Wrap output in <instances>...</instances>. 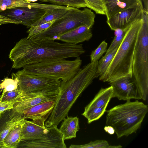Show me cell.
Instances as JSON below:
<instances>
[{"label": "cell", "instance_id": "cell-1", "mask_svg": "<svg viewBox=\"0 0 148 148\" xmlns=\"http://www.w3.org/2000/svg\"><path fill=\"white\" fill-rule=\"evenodd\" d=\"M82 44L61 43L52 40H35L23 38L11 50L9 58L13 62L12 68L47 61L77 57L84 53Z\"/></svg>", "mask_w": 148, "mask_h": 148}, {"label": "cell", "instance_id": "cell-2", "mask_svg": "<svg viewBox=\"0 0 148 148\" xmlns=\"http://www.w3.org/2000/svg\"><path fill=\"white\" fill-rule=\"evenodd\" d=\"M97 60L91 62L69 80L62 81L60 90L55 100L52 111L45 123L46 127L57 126L68 116L72 106L83 91L99 76L98 72Z\"/></svg>", "mask_w": 148, "mask_h": 148}, {"label": "cell", "instance_id": "cell-3", "mask_svg": "<svg viewBox=\"0 0 148 148\" xmlns=\"http://www.w3.org/2000/svg\"><path fill=\"white\" fill-rule=\"evenodd\" d=\"M143 22L141 16L132 24L107 69L99 76L100 80L109 82L123 77L132 78L134 53Z\"/></svg>", "mask_w": 148, "mask_h": 148}, {"label": "cell", "instance_id": "cell-4", "mask_svg": "<svg viewBox=\"0 0 148 148\" xmlns=\"http://www.w3.org/2000/svg\"><path fill=\"white\" fill-rule=\"evenodd\" d=\"M106 111V124L113 127L119 138L136 133L140 128L148 107L137 100H129Z\"/></svg>", "mask_w": 148, "mask_h": 148}, {"label": "cell", "instance_id": "cell-5", "mask_svg": "<svg viewBox=\"0 0 148 148\" xmlns=\"http://www.w3.org/2000/svg\"><path fill=\"white\" fill-rule=\"evenodd\" d=\"M143 22L139 31L134 53L132 78L144 101L148 95V11L143 10Z\"/></svg>", "mask_w": 148, "mask_h": 148}, {"label": "cell", "instance_id": "cell-6", "mask_svg": "<svg viewBox=\"0 0 148 148\" xmlns=\"http://www.w3.org/2000/svg\"><path fill=\"white\" fill-rule=\"evenodd\" d=\"M95 17V14L90 9L85 8L80 10L72 7L63 17L55 20L49 28L28 38L55 40L59 35L81 25H86L91 28Z\"/></svg>", "mask_w": 148, "mask_h": 148}, {"label": "cell", "instance_id": "cell-7", "mask_svg": "<svg viewBox=\"0 0 148 148\" xmlns=\"http://www.w3.org/2000/svg\"><path fill=\"white\" fill-rule=\"evenodd\" d=\"M65 59L30 64L24 67L23 69L31 74L51 77L65 82L78 72L82 62L79 56L72 60Z\"/></svg>", "mask_w": 148, "mask_h": 148}, {"label": "cell", "instance_id": "cell-8", "mask_svg": "<svg viewBox=\"0 0 148 148\" xmlns=\"http://www.w3.org/2000/svg\"><path fill=\"white\" fill-rule=\"evenodd\" d=\"M15 74L18 81V89L24 94L34 92L60 84V79L31 74L23 69L18 71Z\"/></svg>", "mask_w": 148, "mask_h": 148}, {"label": "cell", "instance_id": "cell-9", "mask_svg": "<svg viewBox=\"0 0 148 148\" xmlns=\"http://www.w3.org/2000/svg\"><path fill=\"white\" fill-rule=\"evenodd\" d=\"M20 148H66L63 136L57 127L53 125L49 127L48 131L40 137L20 141Z\"/></svg>", "mask_w": 148, "mask_h": 148}, {"label": "cell", "instance_id": "cell-10", "mask_svg": "<svg viewBox=\"0 0 148 148\" xmlns=\"http://www.w3.org/2000/svg\"><path fill=\"white\" fill-rule=\"evenodd\" d=\"M60 86H54L32 93L24 94L21 100L14 104L13 108L22 113L23 111L37 104L55 100L59 93Z\"/></svg>", "mask_w": 148, "mask_h": 148}, {"label": "cell", "instance_id": "cell-11", "mask_svg": "<svg viewBox=\"0 0 148 148\" xmlns=\"http://www.w3.org/2000/svg\"><path fill=\"white\" fill-rule=\"evenodd\" d=\"M49 10H50L20 7L8 9L0 12V14L20 22L21 24L29 28Z\"/></svg>", "mask_w": 148, "mask_h": 148}, {"label": "cell", "instance_id": "cell-12", "mask_svg": "<svg viewBox=\"0 0 148 148\" xmlns=\"http://www.w3.org/2000/svg\"><path fill=\"white\" fill-rule=\"evenodd\" d=\"M113 90V98L119 100L142 99L140 92L135 83L128 77H123L109 82Z\"/></svg>", "mask_w": 148, "mask_h": 148}, {"label": "cell", "instance_id": "cell-13", "mask_svg": "<svg viewBox=\"0 0 148 148\" xmlns=\"http://www.w3.org/2000/svg\"><path fill=\"white\" fill-rule=\"evenodd\" d=\"M143 10L138 5L129 7L112 15L107 19V23L112 30L125 28L141 16Z\"/></svg>", "mask_w": 148, "mask_h": 148}, {"label": "cell", "instance_id": "cell-14", "mask_svg": "<svg viewBox=\"0 0 148 148\" xmlns=\"http://www.w3.org/2000/svg\"><path fill=\"white\" fill-rule=\"evenodd\" d=\"M49 115L29 121H23L20 141L38 138L47 132L49 127H46L45 123Z\"/></svg>", "mask_w": 148, "mask_h": 148}, {"label": "cell", "instance_id": "cell-15", "mask_svg": "<svg viewBox=\"0 0 148 148\" xmlns=\"http://www.w3.org/2000/svg\"><path fill=\"white\" fill-rule=\"evenodd\" d=\"M92 36L91 28L86 25H82L59 35L55 40L76 45L85 41L89 40Z\"/></svg>", "mask_w": 148, "mask_h": 148}, {"label": "cell", "instance_id": "cell-16", "mask_svg": "<svg viewBox=\"0 0 148 148\" xmlns=\"http://www.w3.org/2000/svg\"><path fill=\"white\" fill-rule=\"evenodd\" d=\"M55 100L48 101L39 103L23 111L24 119L32 120L50 115L54 107Z\"/></svg>", "mask_w": 148, "mask_h": 148}, {"label": "cell", "instance_id": "cell-17", "mask_svg": "<svg viewBox=\"0 0 148 148\" xmlns=\"http://www.w3.org/2000/svg\"><path fill=\"white\" fill-rule=\"evenodd\" d=\"M20 7L36 8L46 10L56 8V5L28 2L24 0H0V12L8 9Z\"/></svg>", "mask_w": 148, "mask_h": 148}, {"label": "cell", "instance_id": "cell-18", "mask_svg": "<svg viewBox=\"0 0 148 148\" xmlns=\"http://www.w3.org/2000/svg\"><path fill=\"white\" fill-rule=\"evenodd\" d=\"M102 1L105 10V15L107 17V19L121 10L137 5H139L136 0Z\"/></svg>", "mask_w": 148, "mask_h": 148}, {"label": "cell", "instance_id": "cell-19", "mask_svg": "<svg viewBox=\"0 0 148 148\" xmlns=\"http://www.w3.org/2000/svg\"><path fill=\"white\" fill-rule=\"evenodd\" d=\"M59 130L62 134L64 140L75 138L80 128L79 119L75 117L67 116L63 120Z\"/></svg>", "mask_w": 148, "mask_h": 148}, {"label": "cell", "instance_id": "cell-20", "mask_svg": "<svg viewBox=\"0 0 148 148\" xmlns=\"http://www.w3.org/2000/svg\"><path fill=\"white\" fill-rule=\"evenodd\" d=\"M113 90L112 86L105 88H101L93 99L85 108L107 106L110 100L113 98Z\"/></svg>", "mask_w": 148, "mask_h": 148}, {"label": "cell", "instance_id": "cell-21", "mask_svg": "<svg viewBox=\"0 0 148 148\" xmlns=\"http://www.w3.org/2000/svg\"><path fill=\"white\" fill-rule=\"evenodd\" d=\"M23 122L12 129L5 136L3 140L4 148H17L20 141Z\"/></svg>", "mask_w": 148, "mask_h": 148}, {"label": "cell", "instance_id": "cell-22", "mask_svg": "<svg viewBox=\"0 0 148 148\" xmlns=\"http://www.w3.org/2000/svg\"><path fill=\"white\" fill-rule=\"evenodd\" d=\"M24 119L22 113L16 110L0 133V147L4 148L3 140L7 134L12 129L22 122Z\"/></svg>", "mask_w": 148, "mask_h": 148}, {"label": "cell", "instance_id": "cell-23", "mask_svg": "<svg viewBox=\"0 0 148 148\" xmlns=\"http://www.w3.org/2000/svg\"><path fill=\"white\" fill-rule=\"evenodd\" d=\"M72 7H70L65 9H56L49 10L31 27L39 25L60 18L65 15Z\"/></svg>", "mask_w": 148, "mask_h": 148}, {"label": "cell", "instance_id": "cell-24", "mask_svg": "<svg viewBox=\"0 0 148 148\" xmlns=\"http://www.w3.org/2000/svg\"><path fill=\"white\" fill-rule=\"evenodd\" d=\"M107 106L101 107H91L84 108V112L82 115L87 119V123L90 124L100 118L106 111Z\"/></svg>", "mask_w": 148, "mask_h": 148}, {"label": "cell", "instance_id": "cell-25", "mask_svg": "<svg viewBox=\"0 0 148 148\" xmlns=\"http://www.w3.org/2000/svg\"><path fill=\"white\" fill-rule=\"evenodd\" d=\"M121 145H111L105 140H97L82 145H71L69 148H121Z\"/></svg>", "mask_w": 148, "mask_h": 148}, {"label": "cell", "instance_id": "cell-26", "mask_svg": "<svg viewBox=\"0 0 148 148\" xmlns=\"http://www.w3.org/2000/svg\"><path fill=\"white\" fill-rule=\"evenodd\" d=\"M119 47H116L110 52L106 54L98 62L97 69L99 76L102 75L107 69Z\"/></svg>", "mask_w": 148, "mask_h": 148}, {"label": "cell", "instance_id": "cell-27", "mask_svg": "<svg viewBox=\"0 0 148 148\" xmlns=\"http://www.w3.org/2000/svg\"><path fill=\"white\" fill-rule=\"evenodd\" d=\"M23 95L24 94L18 88L2 94L0 96V101L6 103L14 104L21 101Z\"/></svg>", "mask_w": 148, "mask_h": 148}, {"label": "cell", "instance_id": "cell-28", "mask_svg": "<svg viewBox=\"0 0 148 148\" xmlns=\"http://www.w3.org/2000/svg\"><path fill=\"white\" fill-rule=\"evenodd\" d=\"M12 78H5L0 83V90H3L2 94L18 88V81L15 73H12Z\"/></svg>", "mask_w": 148, "mask_h": 148}, {"label": "cell", "instance_id": "cell-29", "mask_svg": "<svg viewBox=\"0 0 148 148\" xmlns=\"http://www.w3.org/2000/svg\"><path fill=\"white\" fill-rule=\"evenodd\" d=\"M131 25L123 28L117 29L114 31L115 36L107 50L106 54L109 53L116 47H119Z\"/></svg>", "mask_w": 148, "mask_h": 148}, {"label": "cell", "instance_id": "cell-30", "mask_svg": "<svg viewBox=\"0 0 148 148\" xmlns=\"http://www.w3.org/2000/svg\"><path fill=\"white\" fill-rule=\"evenodd\" d=\"M86 7L94 11L96 14H106V11L102 0H84Z\"/></svg>", "mask_w": 148, "mask_h": 148}, {"label": "cell", "instance_id": "cell-31", "mask_svg": "<svg viewBox=\"0 0 148 148\" xmlns=\"http://www.w3.org/2000/svg\"><path fill=\"white\" fill-rule=\"evenodd\" d=\"M55 21V20H54L39 25L30 27L27 31V32L28 34L27 38H29L45 30L50 27Z\"/></svg>", "mask_w": 148, "mask_h": 148}, {"label": "cell", "instance_id": "cell-32", "mask_svg": "<svg viewBox=\"0 0 148 148\" xmlns=\"http://www.w3.org/2000/svg\"><path fill=\"white\" fill-rule=\"evenodd\" d=\"M107 47V43L104 41H102L96 49L92 52L90 55L91 61H98L106 52Z\"/></svg>", "mask_w": 148, "mask_h": 148}, {"label": "cell", "instance_id": "cell-33", "mask_svg": "<svg viewBox=\"0 0 148 148\" xmlns=\"http://www.w3.org/2000/svg\"><path fill=\"white\" fill-rule=\"evenodd\" d=\"M15 110L14 108L8 110L0 116V133L5 127Z\"/></svg>", "mask_w": 148, "mask_h": 148}, {"label": "cell", "instance_id": "cell-34", "mask_svg": "<svg viewBox=\"0 0 148 148\" xmlns=\"http://www.w3.org/2000/svg\"><path fill=\"white\" fill-rule=\"evenodd\" d=\"M42 2H48L53 5L74 7L77 0H41Z\"/></svg>", "mask_w": 148, "mask_h": 148}, {"label": "cell", "instance_id": "cell-35", "mask_svg": "<svg viewBox=\"0 0 148 148\" xmlns=\"http://www.w3.org/2000/svg\"><path fill=\"white\" fill-rule=\"evenodd\" d=\"M9 23L16 24H21V23L10 19L5 16L0 14V25Z\"/></svg>", "mask_w": 148, "mask_h": 148}, {"label": "cell", "instance_id": "cell-36", "mask_svg": "<svg viewBox=\"0 0 148 148\" xmlns=\"http://www.w3.org/2000/svg\"><path fill=\"white\" fill-rule=\"evenodd\" d=\"M13 103H5L0 105V116L6 110L13 108Z\"/></svg>", "mask_w": 148, "mask_h": 148}, {"label": "cell", "instance_id": "cell-37", "mask_svg": "<svg viewBox=\"0 0 148 148\" xmlns=\"http://www.w3.org/2000/svg\"><path fill=\"white\" fill-rule=\"evenodd\" d=\"M104 129L106 132L110 135L113 134L115 132L114 128L112 126L110 125L105 126Z\"/></svg>", "mask_w": 148, "mask_h": 148}, {"label": "cell", "instance_id": "cell-38", "mask_svg": "<svg viewBox=\"0 0 148 148\" xmlns=\"http://www.w3.org/2000/svg\"><path fill=\"white\" fill-rule=\"evenodd\" d=\"M137 2L141 8H143V5L141 0H136Z\"/></svg>", "mask_w": 148, "mask_h": 148}, {"label": "cell", "instance_id": "cell-39", "mask_svg": "<svg viewBox=\"0 0 148 148\" xmlns=\"http://www.w3.org/2000/svg\"><path fill=\"white\" fill-rule=\"evenodd\" d=\"M5 103L2 102L0 101V105H2Z\"/></svg>", "mask_w": 148, "mask_h": 148}]
</instances>
